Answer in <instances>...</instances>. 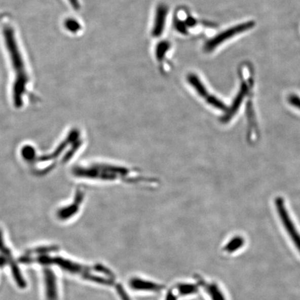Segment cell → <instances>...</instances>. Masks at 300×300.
<instances>
[{
    "label": "cell",
    "mask_w": 300,
    "mask_h": 300,
    "mask_svg": "<svg viewBox=\"0 0 300 300\" xmlns=\"http://www.w3.org/2000/svg\"><path fill=\"white\" fill-rule=\"evenodd\" d=\"M127 166L95 161L77 165L72 168L73 177L85 181L100 183H126L152 186V180Z\"/></svg>",
    "instance_id": "1"
},
{
    "label": "cell",
    "mask_w": 300,
    "mask_h": 300,
    "mask_svg": "<svg viewBox=\"0 0 300 300\" xmlns=\"http://www.w3.org/2000/svg\"><path fill=\"white\" fill-rule=\"evenodd\" d=\"M255 25L254 22L249 21L244 22V23L238 24L233 27H231L229 29L225 30L220 34L215 35L214 38L211 40L208 41L204 46V50L206 52L213 51L215 48L220 46L221 43L225 42L229 40L231 38L235 36V35L243 33L244 31L252 29Z\"/></svg>",
    "instance_id": "2"
},
{
    "label": "cell",
    "mask_w": 300,
    "mask_h": 300,
    "mask_svg": "<svg viewBox=\"0 0 300 300\" xmlns=\"http://www.w3.org/2000/svg\"><path fill=\"white\" fill-rule=\"evenodd\" d=\"M36 260L40 264H45V265L52 264H56V265L59 266L67 272H70L71 273L80 274L84 277V279H86V276L89 274V272L91 271V268L89 267L81 266L80 264L70 261V260H65L63 258H52L50 257V256L42 255L40 257H38Z\"/></svg>",
    "instance_id": "3"
},
{
    "label": "cell",
    "mask_w": 300,
    "mask_h": 300,
    "mask_svg": "<svg viewBox=\"0 0 300 300\" xmlns=\"http://www.w3.org/2000/svg\"><path fill=\"white\" fill-rule=\"evenodd\" d=\"M275 205H276L281 222L284 224L288 235L291 238L292 242L295 244V247L300 252V234L296 230L295 225L290 219V215H288V211L285 207L284 200L281 198H277L275 200Z\"/></svg>",
    "instance_id": "4"
},
{
    "label": "cell",
    "mask_w": 300,
    "mask_h": 300,
    "mask_svg": "<svg viewBox=\"0 0 300 300\" xmlns=\"http://www.w3.org/2000/svg\"><path fill=\"white\" fill-rule=\"evenodd\" d=\"M0 252L3 254L4 257L7 259V261L10 264L11 270H12L13 275H14L15 280H16L17 284L20 288H24L26 287V282L22 277L21 273H20V270L18 268V266L15 262L14 258L12 257V255L11 254L10 249L7 248L4 243L3 232L0 230Z\"/></svg>",
    "instance_id": "5"
},
{
    "label": "cell",
    "mask_w": 300,
    "mask_h": 300,
    "mask_svg": "<svg viewBox=\"0 0 300 300\" xmlns=\"http://www.w3.org/2000/svg\"><path fill=\"white\" fill-rule=\"evenodd\" d=\"M84 198V193H81L80 191L75 194L74 202L70 203L69 205L65 206L64 207L60 209L57 213V216L60 220H65L70 218L73 215L78 213L81 204L83 202Z\"/></svg>",
    "instance_id": "6"
},
{
    "label": "cell",
    "mask_w": 300,
    "mask_h": 300,
    "mask_svg": "<svg viewBox=\"0 0 300 300\" xmlns=\"http://www.w3.org/2000/svg\"><path fill=\"white\" fill-rule=\"evenodd\" d=\"M168 14V7L165 5H160L156 11L155 21L154 24L153 35L155 37L160 36L164 31Z\"/></svg>",
    "instance_id": "7"
},
{
    "label": "cell",
    "mask_w": 300,
    "mask_h": 300,
    "mask_svg": "<svg viewBox=\"0 0 300 300\" xmlns=\"http://www.w3.org/2000/svg\"><path fill=\"white\" fill-rule=\"evenodd\" d=\"M46 285V295L48 300H57L58 292L55 275L52 270L46 268L44 272Z\"/></svg>",
    "instance_id": "8"
},
{
    "label": "cell",
    "mask_w": 300,
    "mask_h": 300,
    "mask_svg": "<svg viewBox=\"0 0 300 300\" xmlns=\"http://www.w3.org/2000/svg\"><path fill=\"white\" fill-rule=\"evenodd\" d=\"M170 48V44L168 42H162L159 43L157 48V51H156V55H157V59L161 61L164 59L165 54L168 52Z\"/></svg>",
    "instance_id": "9"
},
{
    "label": "cell",
    "mask_w": 300,
    "mask_h": 300,
    "mask_svg": "<svg viewBox=\"0 0 300 300\" xmlns=\"http://www.w3.org/2000/svg\"><path fill=\"white\" fill-rule=\"evenodd\" d=\"M58 250V247L56 246L41 247L31 251V253H37V254H45L50 252H55Z\"/></svg>",
    "instance_id": "10"
},
{
    "label": "cell",
    "mask_w": 300,
    "mask_h": 300,
    "mask_svg": "<svg viewBox=\"0 0 300 300\" xmlns=\"http://www.w3.org/2000/svg\"><path fill=\"white\" fill-rule=\"evenodd\" d=\"M288 102L292 106L300 109V97L295 95H291L288 97Z\"/></svg>",
    "instance_id": "11"
},
{
    "label": "cell",
    "mask_w": 300,
    "mask_h": 300,
    "mask_svg": "<svg viewBox=\"0 0 300 300\" xmlns=\"http://www.w3.org/2000/svg\"><path fill=\"white\" fill-rule=\"evenodd\" d=\"M175 27L180 32L183 33L186 32L187 24L185 22L178 21L176 22Z\"/></svg>",
    "instance_id": "12"
},
{
    "label": "cell",
    "mask_w": 300,
    "mask_h": 300,
    "mask_svg": "<svg viewBox=\"0 0 300 300\" xmlns=\"http://www.w3.org/2000/svg\"><path fill=\"white\" fill-rule=\"evenodd\" d=\"M7 259L3 256H0V268H3L7 264Z\"/></svg>",
    "instance_id": "13"
},
{
    "label": "cell",
    "mask_w": 300,
    "mask_h": 300,
    "mask_svg": "<svg viewBox=\"0 0 300 300\" xmlns=\"http://www.w3.org/2000/svg\"><path fill=\"white\" fill-rule=\"evenodd\" d=\"M69 1H70V3L72 4L75 9H78L79 7H80L78 0H69Z\"/></svg>",
    "instance_id": "14"
}]
</instances>
